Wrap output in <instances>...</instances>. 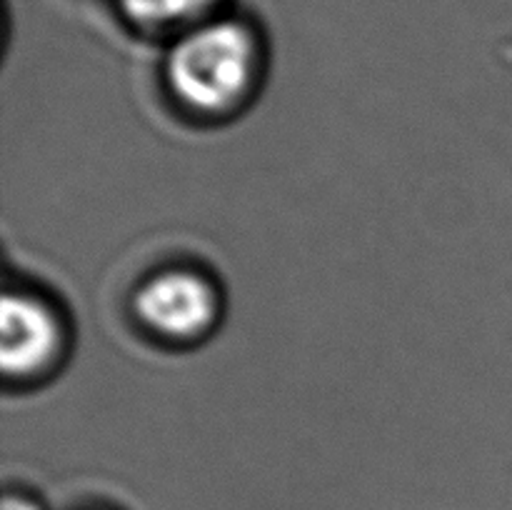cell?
<instances>
[{"instance_id":"obj_1","label":"cell","mask_w":512,"mask_h":510,"mask_svg":"<svg viewBox=\"0 0 512 510\" xmlns=\"http://www.w3.org/2000/svg\"><path fill=\"white\" fill-rule=\"evenodd\" d=\"M260 73L258 40L233 20L200 25L170 50L165 75L190 113L223 118L253 95Z\"/></svg>"},{"instance_id":"obj_2","label":"cell","mask_w":512,"mask_h":510,"mask_svg":"<svg viewBox=\"0 0 512 510\" xmlns=\"http://www.w3.org/2000/svg\"><path fill=\"white\" fill-rule=\"evenodd\" d=\"M133 310L143 328L165 343H198L220 320L223 300L213 278L195 268H163L138 285Z\"/></svg>"},{"instance_id":"obj_3","label":"cell","mask_w":512,"mask_h":510,"mask_svg":"<svg viewBox=\"0 0 512 510\" xmlns=\"http://www.w3.org/2000/svg\"><path fill=\"white\" fill-rule=\"evenodd\" d=\"M0 360L8 380H38L60 363L68 345L65 323L55 305L30 290L3 298Z\"/></svg>"},{"instance_id":"obj_4","label":"cell","mask_w":512,"mask_h":510,"mask_svg":"<svg viewBox=\"0 0 512 510\" xmlns=\"http://www.w3.org/2000/svg\"><path fill=\"white\" fill-rule=\"evenodd\" d=\"M123 5L140 25H178L208 10L213 0H123Z\"/></svg>"},{"instance_id":"obj_5","label":"cell","mask_w":512,"mask_h":510,"mask_svg":"<svg viewBox=\"0 0 512 510\" xmlns=\"http://www.w3.org/2000/svg\"><path fill=\"white\" fill-rule=\"evenodd\" d=\"M3 510H43V505L30 498V495L8 493L3 500Z\"/></svg>"}]
</instances>
